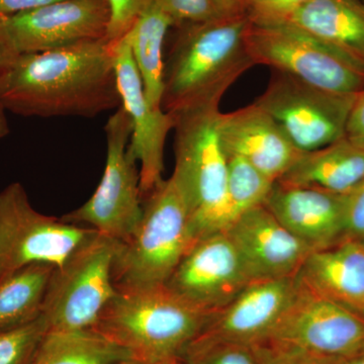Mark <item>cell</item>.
<instances>
[{
	"label": "cell",
	"mask_w": 364,
	"mask_h": 364,
	"mask_svg": "<svg viewBox=\"0 0 364 364\" xmlns=\"http://www.w3.org/2000/svg\"><path fill=\"white\" fill-rule=\"evenodd\" d=\"M0 105L23 117H93L122 105L107 39L21 54L0 82Z\"/></svg>",
	"instance_id": "obj_1"
},
{
	"label": "cell",
	"mask_w": 364,
	"mask_h": 364,
	"mask_svg": "<svg viewBox=\"0 0 364 364\" xmlns=\"http://www.w3.org/2000/svg\"><path fill=\"white\" fill-rule=\"evenodd\" d=\"M248 14L176 26L165 60L163 111L172 116L220 105L223 95L255 66L246 46Z\"/></svg>",
	"instance_id": "obj_2"
},
{
	"label": "cell",
	"mask_w": 364,
	"mask_h": 364,
	"mask_svg": "<svg viewBox=\"0 0 364 364\" xmlns=\"http://www.w3.org/2000/svg\"><path fill=\"white\" fill-rule=\"evenodd\" d=\"M210 315L165 284L117 289L93 329L146 364L179 359L203 332Z\"/></svg>",
	"instance_id": "obj_3"
},
{
	"label": "cell",
	"mask_w": 364,
	"mask_h": 364,
	"mask_svg": "<svg viewBox=\"0 0 364 364\" xmlns=\"http://www.w3.org/2000/svg\"><path fill=\"white\" fill-rule=\"evenodd\" d=\"M220 112V105H215L173 116L176 165L171 176L188 203L196 241L225 232L232 224Z\"/></svg>",
	"instance_id": "obj_4"
},
{
	"label": "cell",
	"mask_w": 364,
	"mask_h": 364,
	"mask_svg": "<svg viewBox=\"0 0 364 364\" xmlns=\"http://www.w3.org/2000/svg\"><path fill=\"white\" fill-rule=\"evenodd\" d=\"M188 203L173 177L143 198V215L131 238L117 243V289L164 284L195 243Z\"/></svg>",
	"instance_id": "obj_5"
},
{
	"label": "cell",
	"mask_w": 364,
	"mask_h": 364,
	"mask_svg": "<svg viewBox=\"0 0 364 364\" xmlns=\"http://www.w3.org/2000/svg\"><path fill=\"white\" fill-rule=\"evenodd\" d=\"M246 46L255 65L338 95L364 90L363 64L291 23L250 21Z\"/></svg>",
	"instance_id": "obj_6"
},
{
	"label": "cell",
	"mask_w": 364,
	"mask_h": 364,
	"mask_svg": "<svg viewBox=\"0 0 364 364\" xmlns=\"http://www.w3.org/2000/svg\"><path fill=\"white\" fill-rule=\"evenodd\" d=\"M119 242L95 234L79 246L48 284L42 316L48 331L93 329L117 293L114 257Z\"/></svg>",
	"instance_id": "obj_7"
},
{
	"label": "cell",
	"mask_w": 364,
	"mask_h": 364,
	"mask_svg": "<svg viewBox=\"0 0 364 364\" xmlns=\"http://www.w3.org/2000/svg\"><path fill=\"white\" fill-rule=\"evenodd\" d=\"M105 132L107 161L100 184L87 202L62 219L124 243L141 221L143 198L140 170L129 148L133 124L122 105L109 117Z\"/></svg>",
	"instance_id": "obj_8"
},
{
	"label": "cell",
	"mask_w": 364,
	"mask_h": 364,
	"mask_svg": "<svg viewBox=\"0 0 364 364\" xmlns=\"http://www.w3.org/2000/svg\"><path fill=\"white\" fill-rule=\"evenodd\" d=\"M97 233L38 212L23 184L13 182L0 191V279L35 263L61 267Z\"/></svg>",
	"instance_id": "obj_9"
},
{
	"label": "cell",
	"mask_w": 364,
	"mask_h": 364,
	"mask_svg": "<svg viewBox=\"0 0 364 364\" xmlns=\"http://www.w3.org/2000/svg\"><path fill=\"white\" fill-rule=\"evenodd\" d=\"M356 95L320 90L273 71L267 90L255 102L277 121L296 149L305 153L343 138Z\"/></svg>",
	"instance_id": "obj_10"
},
{
	"label": "cell",
	"mask_w": 364,
	"mask_h": 364,
	"mask_svg": "<svg viewBox=\"0 0 364 364\" xmlns=\"http://www.w3.org/2000/svg\"><path fill=\"white\" fill-rule=\"evenodd\" d=\"M260 345L317 360L348 358L364 352V318L299 284L296 301Z\"/></svg>",
	"instance_id": "obj_11"
},
{
	"label": "cell",
	"mask_w": 364,
	"mask_h": 364,
	"mask_svg": "<svg viewBox=\"0 0 364 364\" xmlns=\"http://www.w3.org/2000/svg\"><path fill=\"white\" fill-rule=\"evenodd\" d=\"M251 282L230 237L218 232L196 240L164 284L189 306L213 315Z\"/></svg>",
	"instance_id": "obj_12"
},
{
	"label": "cell",
	"mask_w": 364,
	"mask_h": 364,
	"mask_svg": "<svg viewBox=\"0 0 364 364\" xmlns=\"http://www.w3.org/2000/svg\"><path fill=\"white\" fill-rule=\"evenodd\" d=\"M0 21L18 54H33L107 39L109 6L107 0H60Z\"/></svg>",
	"instance_id": "obj_13"
},
{
	"label": "cell",
	"mask_w": 364,
	"mask_h": 364,
	"mask_svg": "<svg viewBox=\"0 0 364 364\" xmlns=\"http://www.w3.org/2000/svg\"><path fill=\"white\" fill-rule=\"evenodd\" d=\"M112 45L122 107L133 124L129 148L136 162H140V189L144 198L164 181L165 142L169 132L174 129L176 119L162 107H151L148 102L126 38Z\"/></svg>",
	"instance_id": "obj_14"
},
{
	"label": "cell",
	"mask_w": 364,
	"mask_h": 364,
	"mask_svg": "<svg viewBox=\"0 0 364 364\" xmlns=\"http://www.w3.org/2000/svg\"><path fill=\"white\" fill-rule=\"evenodd\" d=\"M299 293L296 277L253 280L219 312L200 335L258 346L269 338Z\"/></svg>",
	"instance_id": "obj_15"
},
{
	"label": "cell",
	"mask_w": 364,
	"mask_h": 364,
	"mask_svg": "<svg viewBox=\"0 0 364 364\" xmlns=\"http://www.w3.org/2000/svg\"><path fill=\"white\" fill-rule=\"evenodd\" d=\"M251 280L296 277L312 249L264 205L239 215L226 230Z\"/></svg>",
	"instance_id": "obj_16"
},
{
	"label": "cell",
	"mask_w": 364,
	"mask_h": 364,
	"mask_svg": "<svg viewBox=\"0 0 364 364\" xmlns=\"http://www.w3.org/2000/svg\"><path fill=\"white\" fill-rule=\"evenodd\" d=\"M219 134L227 157L243 158L273 181L284 176L303 153L256 102L220 112Z\"/></svg>",
	"instance_id": "obj_17"
},
{
	"label": "cell",
	"mask_w": 364,
	"mask_h": 364,
	"mask_svg": "<svg viewBox=\"0 0 364 364\" xmlns=\"http://www.w3.org/2000/svg\"><path fill=\"white\" fill-rule=\"evenodd\" d=\"M264 205L313 251L345 239L346 195L275 181Z\"/></svg>",
	"instance_id": "obj_18"
},
{
	"label": "cell",
	"mask_w": 364,
	"mask_h": 364,
	"mask_svg": "<svg viewBox=\"0 0 364 364\" xmlns=\"http://www.w3.org/2000/svg\"><path fill=\"white\" fill-rule=\"evenodd\" d=\"M301 287L364 318V243L344 240L309 254L296 274Z\"/></svg>",
	"instance_id": "obj_19"
},
{
	"label": "cell",
	"mask_w": 364,
	"mask_h": 364,
	"mask_svg": "<svg viewBox=\"0 0 364 364\" xmlns=\"http://www.w3.org/2000/svg\"><path fill=\"white\" fill-rule=\"evenodd\" d=\"M364 181V148L345 136L320 149L301 153L279 183L348 195Z\"/></svg>",
	"instance_id": "obj_20"
},
{
	"label": "cell",
	"mask_w": 364,
	"mask_h": 364,
	"mask_svg": "<svg viewBox=\"0 0 364 364\" xmlns=\"http://www.w3.org/2000/svg\"><path fill=\"white\" fill-rule=\"evenodd\" d=\"M284 23L311 33L364 65L361 0H309Z\"/></svg>",
	"instance_id": "obj_21"
},
{
	"label": "cell",
	"mask_w": 364,
	"mask_h": 364,
	"mask_svg": "<svg viewBox=\"0 0 364 364\" xmlns=\"http://www.w3.org/2000/svg\"><path fill=\"white\" fill-rule=\"evenodd\" d=\"M171 26V18L154 0L124 36L142 78L146 97L153 107H161L165 68L163 50Z\"/></svg>",
	"instance_id": "obj_22"
},
{
	"label": "cell",
	"mask_w": 364,
	"mask_h": 364,
	"mask_svg": "<svg viewBox=\"0 0 364 364\" xmlns=\"http://www.w3.org/2000/svg\"><path fill=\"white\" fill-rule=\"evenodd\" d=\"M55 267L35 263L0 279V331L30 324L42 316Z\"/></svg>",
	"instance_id": "obj_23"
},
{
	"label": "cell",
	"mask_w": 364,
	"mask_h": 364,
	"mask_svg": "<svg viewBox=\"0 0 364 364\" xmlns=\"http://www.w3.org/2000/svg\"><path fill=\"white\" fill-rule=\"evenodd\" d=\"M133 355L95 329L48 331L33 364H109Z\"/></svg>",
	"instance_id": "obj_24"
},
{
	"label": "cell",
	"mask_w": 364,
	"mask_h": 364,
	"mask_svg": "<svg viewBox=\"0 0 364 364\" xmlns=\"http://www.w3.org/2000/svg\"><path fill=\"white\" fill-rule=\"evenodd\" d=\"M227 158L228 198L233 223L251 208L264 205L275 181L261 173L243 158Z\"/></svg>",
	"instance_id": "obj_25"
},
{
	"label": "cell",
	"mask_w": 364,
	"mask_h": 364,
	"mask_svg": "<svg viewBox=\"0 0 364 364\" xmlns=\"http://www.w3.org/2000/svg\"><path fill=\"white\" fill-rule=\"evenodd\" d=\"M182 364H261L253 346L198 335L178 359Z\"/></svg>",
	"instance_id": "obj_26"
},
{
	"label": "cell",
	"mask_w": 364,
	"mask_h": 364,
	"mask_svg": "<svg viewBox=\"0 0 364 364\" xmlns=\"http://www.w3.org/2000/svg\"><path fill=\"white\" fill-rule=\"evenodd\" d=\"M47 332L43 316L30 324L0 331V364H33Z\"/></svg>",
	"instance_id": "obj_27"
},
{
	"label": "cell",
	"mask_w": 364,
	"mask_h": 364,
	"mask_svg": "<svg viewBox=\"0 0 364 364\" xmlns=\"http://www.w3.org/2000/svg\"><path fill=\"white\" fill-rule=\"evenodd\" d=\"M173 26L200 23L228 16L223 0H156Z\"/></svg>",
	"instance_id": "obj_28"
},
{
	"label": "cell",
	"mask_w": 364,
	"mask_h": 364,
	"mask_svg": "<svg viewBox=\"0 0 364 364\" xmlns=\"http://www.w3.org/2000/svg\"><path fill=\"white\" fill-rule=\"evenodd\" d=\"M154 0H107L109 6V23L107 40L111 44L122 39L141 14Z\"/></svg>",
	"instance_id": "obj_29"
},
{
	"label": "cell",
	"mask_w": 364,
	"mask_h": 364,
	"mask_svg": "<svg viewBox=\"0 0 364 364\" xmlns=\"http://www.w3.org/2000/svg\"><path fill=\"white\" fill-rule=\"evenodd\" d=\"M309 0H248L247 14L253 23H279Z\"/></svg>",
	"instance_id": "obj_30"
},
{
	"label": "cell",
	"mask_w": 364,
	"mask_h": 364,
	"mask_svg": "<svg viewBox=\"0 0 364 364\" xmlns=\"http://www.w3.org/2000/svg\"><path fill=\"white\" fill-rule=\"evenodd\" d=\"M345 239H364V181L346 195Z\"/></svg>",
	"instance_id": "obj_31"
},
{
	"label": "cell",
	"mask_w": 364,
	"mask_h": 364,
	"mask_svg": "<svg viewBox=\"0 0 364 364\" xmlns=\"http://www.w3.org/2000/svg\"><path fill=\"white\" fill-rule=\"evenodd\" d=\"M253 347L257 352L261 364H323L322 360H317L294 352L280 350L264 345Z\"/></svg>",
	"instance_id": "obj_32"
},
{
	"label": "cell",
	"mask_w": 364,
	"mask_h": 364,
	"mask_svg": "<svg viewBox=\"0 0 364 364\" xmlns=\"http://www.w3.org/2000/svg\"><path fill=\"white\" fill-rule=\"evenodd\" d=\"M345 138L364 148V90L356 95L345 128Z\"/></svg>",
	"instance_id": "obj_33"
},
{
	"label": "cell",
	"mask_w": 364,
	"mask_h": 364,
	"mask_svg": "<svg viewBox=\"0 0 364 364\" xmlns=\"http://www.w3.org/2000/svg\"><path fill=\"white\" fill-rule=\"evenodd\" d=\"M20 56L7 37L6 31L0 21V82L11 70L16 58Z\"/></svg>",
	"instance_id": "obj_34"
},
{
	"label": "cell",
	"mask_w": 364,
	"mask_h": 364,
	"mask_svg": "<svg viewBox=\"0 0 364 364\" xmlns=\"http://www.w3.org/2000/svg\"><path fill=\"white\" fill-rule=\"evenodd\" d=\"M57 1L60 0H0V16H13Z\"/></svg>",
	"instance_id": "obj_35"
},
{
	"label": "cell",
	"mask_w": 364,
	"mask_h": 364,
	"mask_svg": "<svg viewBox=\"0 0 364 364\" xmlns=\"http://www.w3.org/2000/svg\"><path fill=\"white\" fill-rule=\"evenodd\" d=\"M228 14H238L247 13L248 0H223Z\"/></svg>",
	"instance_id": "obj_36"
},
{
	"label": "cell",
	"mask_w": 364,
	"mask_h": 364,
	"mask_svg": "<svg viewBox=\"0 0 364 364\" xmlns=\"http://www.w3.org/2000/svg\"><path fill=\"white\" fill-rule=\"evenodd\" d=\"M323 364H364V352L348 358L323 361Z\"/></svg>",
	"instance_id": "obj_37"
},
{
	"label": "cell",
	"mask_w": 364,
	"mask_h": 364,
	"mask_svg": "<svg viewBox=\"0 0 364 364\" xmlns=\"http://www.w3.org/2000/svg\"><path fill=\"white\" fill-rule=\"evenodd\" d=\"M9 124L7 121L6 111L0 105V141L9 136Z\"/></svg>",
	"instance_id": "obj_38"
},
{
	"label": "cell",
	"mask_w": 364,
	"mask_h": 364,
	"mask_svg": "<svg viewBox=\"0 0 364 364\" xmlns=\"http://www.w3.org/2000/svg\"><path fill=\"white\" fill-rule=\"evenodd\" d=\"M109 364H146V363H143V361L139 360V359L132 358L121 359V360L114 361V363H109Z\"/></svg>",
	"instance_id": "obj_39"
},
{
	"label": "cell",
	"mask_w": 364,
	"mask_h": 364,
	"mask_svg": "<svg viewBox=\"0 0 364 364\" xmlns=\"http://www.w3.org/2000/svg\"><path fill=\"white\" fill-rule=\"evenodd\" d=\"M156 364H182L178 359H172V360L162 361V363Z\"/></svg>",
	"instance_id": "obj_40"
},
{
	"label": "cell",
	"mask_w": 364,
	"mask_h": 364,
	"mask_svg": "<svg viewBox=\"0 0 364 364\" xmlns=\"http://www.w3.org/2000/svg\"><path fill=\"white\" fill-rule=\"evenodd\" d=\"M360 241H363V243H364V239H361V240H360Z\"/></svg>",
	"instance_id": "obj_41"
},
{
	"label": "cell",
	"mask_w": 364,
	"mask_h": 364,
	"mask_svg": "<svg viewBox=\"0 0 364 364\" xmlns=\"http://www.w3.org/2000/svg\"><path fill=\"white\" fill-rule=\"evenodd\" d=\"M361 1H363V2H364V0H361Z\"/></svg>",
	"instance_id": "obj_42"
}]
</instances>
